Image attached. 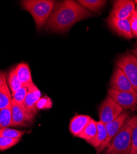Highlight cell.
I'll return each instance as SVG.
<instances>
[{"mask_svg": "<svg viewBox=\"0 0 137 154\" xmlns=\"http://www.w3.org/2000/svg\"><path fill=\"white\" fill-rule=\"evenodd\" d=\"M107 22L109 27L120 36L127 40L133 38L128 19H119L110 14Z\"/></svg>", "mask_w": 137, "mask_h": 154, "instance_id": "obj_11", "label": "cell"}, {"mask_svg": "<svg viewBox=\"0 0 137 154\" xmlns=\"http://www.w3.org/2000/svg\"><path fill=\"white\" fill-rule=\"evenodd\" d=\"M135 9L134 1L118 0L114 2L111 14L119 19H128Z\"/></svg>", "mask_w": 137, "mask_h": 154, "instance_id": "obj_10", "label": "cell"}, {"mask_svg": "<svg viewBox=\"0 0 137 154\" xmlns=\"http://www.w3.org/2000/svg\"><path fill=\"white\" fill-rule=\"evenodd\" d=\"M12 126L11 105L0 110V128Z\"/></svg>", "mask_w": 137, "mask_h": 154, "instance_id": "obj_20", "label": "cell"}, {"mask_svg": "<svg viewBox=\"0 0 137 154\" xmlns=\"http://www.w3.org/2000/svg\"><path fill=\"white\" fill-rule=\"evenodd\" d=\"M11 110L12 126H26L33 122L34 117L22 109L13 99L11 102Z\"/></svg>", "mask_w": 137, "mask_h": 154, "instance_id": "obj_9", "label": "cell"}, {"mask_svg": "<svg viewBox=\"0 0 137 154\" xmlns=\"http://www.w3.org/2000/svg\"><path fill=\"white\" fill-rule=\"evenodd\" d=\"M27 92H28V88L26 87L22 86L14 93H12V99H13L16 103L24 110H26V109H25V107H24V101H25V99H26Z\"/></svg>", "mask_w": 137, "mask_h": 154, "instance_id": "obj_21", "label": "cell"}, {"mask_svg": "<svg viewBox=\"0 0 137 154\" xmlns=\"http://www.w3.org/2000/svg\"><path fill=\"white\" fill-rule=\"evenodd\" d=\"M116 66L126 75L137 93V58L131 53L126 52L118 57Z\"/></svg>", "mask_w": 137, "mask_h": 154, "instance_id": "obj_4", "label": "cell"}, {"mask_svg": "<svg viewBox=\"0 0 137 154\" xmlns=\"http://www.w3.org/2000/svg\"><path fill=\"white\" fill-rule=\"evenodd\" d=\"M89 115H77L70 120L69 124V130L73 136H79L88 125L91 120Z\"/></svg>", "mask_w": 137, "mask_h": 154, "instance_id": "obj_13", "label": "cell"}, {"mask_svg": "<svg viewBox=\"0 0 137 154\" xmlns=\"http://www.w3.org/2000/svg\"><path fill=\"white\" fill-rule=\"evenodd\" d=\"M77 2L91 12H99L104 7L107 2L103 0H79Z\"/></svg>", "mask_w": 137, "mask_h": 154, "instance_id": "obj_17", "label": "cell"}, {"mask_svg": "<svg viewBox=\"0 0 137 154\" xmlns=\"http://www.w3.org/2000/svg\"><path fill=\"white\" fill-rule=\"evenodd\" d=\"M97 132V121L91 119L90 123L88 124L83 132L78 136V137L85 140L86 142L92 140L96 136Z\"/></svg>", "mask_w": 137, "mask_h": 154, "instance_id": "obj_18", "label": "cell"}, {"mask_svg": "<svg viewBox=\"0 0 137 154\" xmlns=\"http://www.w3.org/2000/svg\"><path fill=\"white\" fill-rule=\"evenodd\" d=\"M21 138H11L7 137H0V150H6L18 144Z\"/></svg>", "mask_w": 137, "mask_h": 154, "instance_id": "obj_24", "label": "cell"}, {"mask_svg": "<svg viewBox=\"0 0 137 154\" xmlns=\"http://www.w3.org/2000/svg\"><path fill=\"white\" fill-rule=\"evenodd\" d=\"M53 106V102L51 99L48 96H45L41 97L36 104V107L38 110H45L51 108Z\"/></svg>", "mask_w": 137, "mask_h": 154, "instance_id": "obj_25", "label": "cell"}, {"mask_svg": "<svg viewBox=\"0 0 137 154\" xmlns=\"http://www.w3.org/2000/svg\"><path fill=\"white\" fill-rule=\"evenodd\" d=\"M132 53L137 58V43L135 45L134 48L132 49Z\"/></svg>", "mask_w": 137, "mask_h": 154, "instance_id": "obj_28", "label": "cell"}, {"mask_svg": "<svg viewBox=\"0 0 137 154\" xmlns=\"http://www.w3.org/2000/svg\"><path fill=\"white\" fill-rule=\"evenodd\" d=\"M132 119V137L131 149L130 154H137V116H133Z\"/></svg>", "mask_w": 137, "mask_h": 154, "instance_id": "obj_22", "label": "cell"}, {"mask_svg": "<svg viewBox=\"0 0 137 154\" xmlns=\"http://www.w3.org/2000/svg\"><path fill=\"white\" fill-rule=\"evenodd\" d=\"M128 20L130 23L133 37H135L137 39V9H135L132 12Z\"/></svg>", "mask_w": 137, "mask_h": 154, "instance_id": "obj_26", "label": "cell"}, {"mask_svg": "<svg viewBox=\"0 0 137 154\" xmlns=\"http://www.w3.org/2000/svg\"><path fill=\"white\" fill-rule=\"evenodd\" d=\"M132 119L128 118L107 147L104 154H130L131 149Z\"/></svg>", "mask_w": 137, "mask_h": 154, "instance_id": "obj_3", "label": "cell"}, {"mask_svg": "<svg viewBox=\"0 0 137 154\" xmlns=\"http://www.w3.org/2000/svg\"><path fill=\"white\" fill-rule=\"evenodd\" d=\"M123 109L108 96L103 100L99 109V117L104 124L117 119L123 113Z\"/></svg>", "mask_w": 137, "mask_h": 154, "instance_id": "obj_5", "label": "cell"}, {"mask_svg": "<svg viewBox=\"0 0 137 154\" xmlns=\"http://www.w3.org/2000/svg\"><path fill=\"white\" fill-rule=\"evenodd\" d=\"M107 137V132L106 130L105 124L103 123L100 121L97 122V132L95 137L87 143L95 148H98L100 146Z\"/></svg>", "mask_w": 137, "mask_h": 154, "instance_id": "obj_15", "label": "cell"}, {"mask_svg": "<svg viewBox=\"0 0 137 154\" xmlns=\"http://www.w3.org/2000/svg\"><path fill=\"white\" fill-rule=\"evenodd\" d=\"M27 132L25 131L11 129L9 128H0V137H7L11 138H21Z\"/></svg>", "mask_w": 137, "mask_h": 154, "instance_id": "obj_23", "label": "cell"}, {"mask_svg": "<svg viewBox=\"0 0 137 154\" xmlns=\"http://www.w3.org/2000/svg\"><path fill=\"white\" fill-rule=\"evenodd\" d=\"M16 75L22 86L29 88L34 85L29 64L26 62H20L14 67Z\"/></svg>", "mask_w": 137, "mask_h": 154, "instance_id": "obj_14", "label": "cell"}, {"mask_svg": "<svg viewBox=\"0 0 137 154\" xmlns=\"http://www.w3.org/2000/svg\"><path fill=\"white\" fill-rule=\"evenodd\" d=\"M129 118V112H123V113L115 120L110 123L105 124L106 130L107 132V137L103 144L99 147L96 148L97 154L101 153L109 146L111 140L119 132L121 127Z\"/></svg>", "mask_w": 137, "mask_h": 154, "instance_id": "obj_6", "label": "cell"}, {"mask_svg": "<svg viewBox=\"0 0 137 154\" xmlns=\"http://www.w3.org/2000/svg\"><path fill=\"white\" fill-rule=\"evenodd\" d=\"M6 82V74L5 72L0 71V86Z\"/></svg>", "mask_w": 137, "mask_h": 154, "instance_id": "obj_27", "label": "cell"}, {"mask_svg": "<svg viewBox=\"0 0 137 154\" xmlns=\"http://www.w3.org/2000/svg\"><path fill=\"white\" fill-rule=\"evenodd\" d=\"M41 97L42 93L35 85H33L28 88V92L24 101V107L26 110L33 117L39 111L36 104Z\"/></svg>", "mask_w": 137, "mask_h": 154, "instance_id": "obj_12", "label": "cell"}, {"mask_svg": "<svg viewBox=\"0 0 137 154\" xmlns=\"http://www.w3.org/2000/svg\"><path fill=\"white\" fill-rule=\"evenodd\" d=\"M107 96L123 109H133L137 106V93H132L109 89Z\"/></svg>", "mask_w": 137, "mask_h": 154, "instance_id": "obj_8", "label": "cell"}, {"mask_svg": "<svg viewBox=\"0 0 137 154\" xmlns=\"http://www.w3.org/2000/svg\"><path fill=\"white\" fill-rule=\"evenodd\" d=\"M135 3H137V1H135ZM136 9H137V5H136Z\"/></svg>", "mask_w": 137, "mask_h": 154, "instance_id": "obj_29", "label": "cell"}, {"mask_svg": "<svg viewBox=\"0 0 137 154\" xmlns=\"http://www.w3.org/2000/svg\"><path fill=\"white\" fill-rule=\"evenodd\" d=\"M6 79L8 82V85L12 93H14L18 89L22 87V85L16 75L14 67L10 70Z\"/></svg>", "mask_w": 137, "mask_h": 154, "instance_id": "obj_19", "label": "cell"}, {"mask_svg": "<svg viewBox=\"0 0 137 154\" xmlns=\"http://www.w3.org/2000/svg\"><path fill=\"white\" fill-rule=\"evenodd\" d=\"M95 16V13L85 9L77 2L64 0L54 6L45 27L47 31L64 33L78 22Z\"/></svg>", "mask_w": 137, "mask_h": 154, "instance_id": "obj_1", "label": "cell"}, {"mask_svg": "<svg viewBox=\"0 0 137 154\" xmlns=\"http://www.w3.org/2000/svg\"><path fill=\"white\" fill-rule=\"evenodd\" d=\"M20 5L23 9L31 14L36 30L40 31L50 17L55 6V2L52 0H23L20 1Z\"/></svg>", "mask_w": 137, "mask_h": 154, "instance_id": "obj_2", "label": "cell"}, {"mask_svg": "<svg viewBox=\"0 0 137 154\" xmlns=\"http://www.w3.org/2000/svg\"><path fill=\"white\" fill-rule=\"evenodd\" d=\"M12 99L11 91L6 82L0 86V110L11 106Z\"/></svg>", "mask_w": 137, "mask_h": 154, "instance_id": "obj_16", "label": "cell"}, {"mask_svg": "<svg viewBox=\"0 0 137 154\" xmlns=\"http://www.w3.org/2000/svg\"><path fill=\"white\" fill-rule=\"evenodd\" d=\"M110 89L116 91L137 93L132 83L122 70L116 67L110 80Z\"/></svg>", "mask_w": 137, "mask_h": 154, "instance_id": "obj_7", "label": "cell"}]
</instances>
